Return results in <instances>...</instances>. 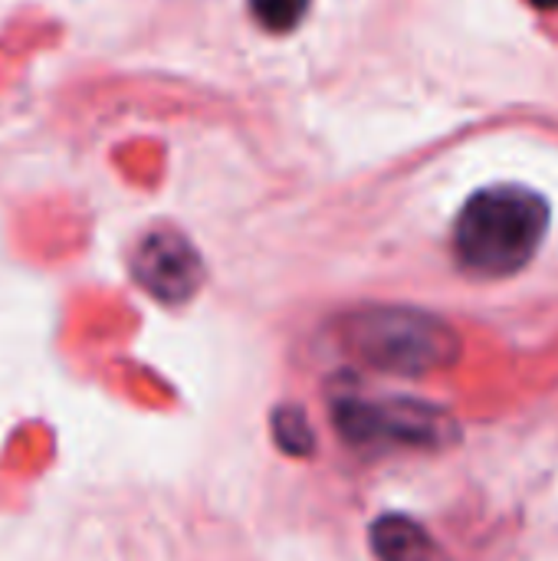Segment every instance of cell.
<instances>
[{"label":"cell","instance_id":"2","mask_svg":"<svg viewBox=\"0 0 558 561\" xmlns=\"http://www.w3.org/2000/svg\"><path fill=\"white\" fill-rule=\"evenodd\" d=\"M349 348L385 371L424 375L457 358V335L451 325L414 309H365L345 319Z\"/></svg>","mask_w":558,"mask_h":561},{"label":"cell","instance_id":"7","mask_svg":"<svg viewBox=\"0 0 558 561\" xmlns=\"http://www.w3.org/2000/svg\"><path fill=\"white\" fill-rule=\"evenodd\" d=\"M533 7H539V10H556L558 0H529Z\"/></svg>","mask_w":558,"mask_h":561},{"label":"cell","instance_id":"4","mask_svg":"<svg viewBox=\"0 0 558 561\" xmlns=\"http://www.w3.org/2000/svg\"><path fill=\"white\" fill-rule=\"evenodd\" d=\"M135 279L161 302H184L204 283V263L197 250L171 230L148 233L132 260Z\"/></svg>","mask_w":558,"mask_h":561},{"label":"cell","instance_id":"3","mask_svg":"<svg viewBox=\"0 0 558 561\" xmlns=\"http://www.w3.org/2000/svg\"><path fill=\"white\" fill-rule=\"evenodd\" d=\"M335 421L358 444L434 447L454 434V424L441 411L418 401H342Z\"/></svg>","mask_w":558,"mask_h":561},{"label":"cell","instance_id":"5","mask_svg":"<svg viewBox=\"0 0 558 561\" xmlns=\"http://www.w3.org/2000/svg\"><path fill=\"white\" fill-rule=\"evenodd\" d=\"M375 549L382 561H441L428 533L401 516L382 519L375 526Z\"/></svg>","mask_w":558,"mask_h":561},{"label":"cell","instance_id":"1","mask_svg":"<svg viewBox=\"0 0 558 561\" xmlns=\"http://www.w3.org/2000/svg\"><path fill=\"white\" fill-rule=\"evenodd\" d=\"M549 230V204L520 184H493L467 201L454 243L460 263L487 279L520 273Z\"/></svg>","mask_w":558,"mask_h":561},{"label":"cell","instance_id":"6","mask_svg":"<svg viewBox=\"0 0 558 561\" xmlns=\"http://www.w3.org/2000/svg\"><path fill=\"white\" fill-rule=\"evenodd\" d=\"M250 10H253L257 23L263 30L286 33V30H293L306 16L309 0H250Z\"/></svg>","mask_w":558,"mask_h":561}]
</instances>
